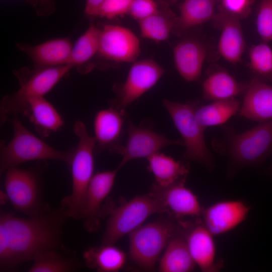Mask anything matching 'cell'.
<instances>
[{"instance_id":"6da1fadb","label":"cell","mask_w":272,"mask_h":272,"mask_svg":"<svg viewBox=\"0 0 272 272\" xmlns=\"http://www.w3.org/2000/svg\"><path fill=\"white\" fill-rule=\"evenodd\" d=\"M68 218L60 208L53 210L48 207L40 214L26 219L2 213L1 271L14 270L45 251L65 250L62 244V228Z\"/></svg>"},{"instance_id":"7a4b0ae2","label":"cell","mask_w":272,"mask_h":272,"mask_svg":"<svg viewBox=\"0 0 272 272\" xmlns=\"http://www.w3.org/2000/svg\"><path fill=\"white\" fill-rule=\"evenodd\" d=\"M73 129L78 142L72 150L68 164L71 171L72 192L62 199L60 208L69 218L80 219L87 189L94 175L95 141L81 120L75 121Z\"/></svg>"},{"instance_id":"3957f363","label":"cell","mask_w":272,"mask_h":272,"mask_svg":"<svg viewBox=\"0 0 272 272\" xmlns=\"http://www.w3.org/2000/svg\"><path fill=\"white\" fill-rule=\"evenodd\" d=\"M73 67L70 64H65L40 69L25 67L15 71L20 87L17 91L2 99L1 122H5L11 114H23L31 100L44 97Z\"/></svg>"},{"instance_id":"277c9868","label":"cell","mask_w":272,"mask_h":272,"mask_svg":"<svg viewBox=\"0 0 272 272\" xmlns=\"http://www.w3.org/2000/svg\"><path fill=\"white\" fill-rule=\"evenodd\" d=\"M13 135L7 144H1L0 170L4 173L11 167L21 164L39 160H56L69 163L72 150H58L34 135L15 114L11 120Z\"/></svg>"},{"instance_id":"5b68a950","label":"cell","mask_w":272,"mask_h":272,"mask_svg":"<svg viewBox=\"0 0 272 272\" xmlns=\"http://www.w3.org/2000/svg\"><path fill=\"white\" fill-rule=\"evenodd\" d=\"M225 128V138L217 150L225 153L235 168L261 164L272 154V120L241 133Z\"/></svg>"},{"instance_id":"8992f818","label":"cell","mask_w":272,"mask_h":272,"mask_svg":"<svg viewBox=\"0 0 272 272\" xmlns=\"http://www.w3.org/2000/svg\"><path fill=\"white\" fill-rule=\"evenodd\" d=\"M103 215L108 214L102 244H115L143 224L150 216L166 213L160 200L152 192L121 202L115 207H104Z\"/></svg>"},{"instance_id":"52a82bcc","label":"cell","mask_w":272,"mask_h":272,"mask_svg":"<svg viewBox=\"0 0 272 272\" xmlns=\"http://www.w3.org/2000/svg\"><path fill=\"white\" fill-rule=\"evenodd\" d=\"M170 217L142 225L129 234V256L140 267L154 269L160 254L179 229L180 220Z\"/></svg>"},{"instance_id":"ba28073f","label":"cell","mask_w":272,"mask_h":272,"mask_svg":"<svg viewBox=\"0 0 272 272\" xmlns=\"http://www.w3.org/2000/svg\"><path fill=\"white\" fill-rule=\"evenodd\" d=\"M163 105L182 138L185 148L182 159L200 164L209 170H213L214 160L205 141V129L195 116L196 104L164 99Z\"/></svg>"},{"instance_id":"9c48e42d","label":"cell","mask_w":272,"mask_h":272,"mask_svg":"<svg viewBox=\"0 0 272 272\" xmlns=\"http://www.w3.org/2000/svg\"><path fill=\"white\" fill-rule=\"evenodd\" d=\"M5 173L6 195L15 209L33 217L48 208L42 201L38 178L34 171L17 166L8 169Z\"/></svg>"},{"instance_id":"30bf717a","label":"cell","mask_w":272,"mask_h":272,"mask_svg":"<svg viewBox=\"0 0 272 272\" xmlns=\"http://www.w3.org/2000/svg\"><path fill=\"white\" fill-rule=\"evenodd\" d=\"M165 72V70L152 59L135 61L130 68L125 81L114 85L115 96L110 100V106L125 109L153 87Z\"/></svg>"},{"instance_id":"8fae6325","label":"cell","mask_w":272,"mask_h":272,"mask_svg":"<svg viewBox=\"0 0 272 272\" xmlns=\"http://www.w3.org/2000/svg\"><path fill=\"white\" fill-rule=\"evenodd\" d=\"M127 132L126 142L117 153L122 156L117 166L119 169L130 160L148 158L166 147L173 145L183 146L182 141L169 139L154 131V128L148 124L136 126L131 121L128 120Z\"/></svg>"},{"instance_id":"7c38bea8","label":"cell","mask_w":272,"mask_h":272,"mask_svg":"<svg viewBox=\"0 0 272 272\" xmlns=\"http://www.w3.org/2000/svg\"><path fill=\"white\" fill-rule=\"evenodd\" d=\"M138 37L128 28L107 24L101 29L97 57L106 61L134 62L141 51Z\"/></svg>"},{"instance_id":"4fadbf2b","label":"cell","mask_w":272,"mask_h":272,"mask_svg":"<svg viewBox=\"0 0 272 272\" xmlns=\"http://www.w3.org/2000/svg\"><path fill=\"white\" fill-rule=\"evenodd\" d=\"M250 210V207L241 200H221L203 208L201 221L214 236H219L240 225L247 219Z\"/></svg>"},{"instance_id":"5bb4252c","label":"cell","mask_w":272,"mask_h":272,"mask_svg":"<svg viewBox=\"0 0 272 272\" xmlns=\"http://www.w3.org/2000/svg\"><path fill=\"white\" fill-rule=\"evenodd\" d=\"M126 117L125 109L111 106L96 113L93 123L95 154L105 151L117 154L123 145L121 140Z\"/></svg>"},{"instance_id":"9a60e30c","label":"cell","mask_w":272,"mask_h":272,"mask_svg":"<svg viewBox=\"0 0 272 272\" xmlns=\"http://www.w3.org/2000/svg\"><path fill=\"white\" fill-rule=\"evenodd\" d=\"M119 169L117 167L114 170L98 172L90 182L80 219L84 221L85 227L90 232L99 226L103 216V202L111 191Z\"/></svg>"},{"instance_id":"2e32d148","label":"cell","mask_w":272,"mask_h":272,"mask_svg":"<svg viewBox=\"0 0 272 272\" xmlns=\"http://www.w3.org/2000/svg\"><path fill=\"white\" fill-rule=\"evenodd\" d=\"M184 223L186 242L196 265L203 272L218 271L222 265L216 259L214 236L201 220L194 223L184 221Z\"/></svg>"},{"instance_id":"e0dca14e","label":"cell","mask_w":272,"mask_h":272,"mask_svg":"<svg viewBox=\"0 0 272 272\" xmlns=\"http://www.w3.org/2000/svg\"><path fill=\"white\" fill-rule=\"evenodd\" d=\"M185 182L165 187L156 184L151 191L162 202L169 217L178 220L187 217L199 218L203 210L197 196Z\"/></svg>"},{"instance_id":"ac0fdd59","label":"cell","mask_w":272,"mask_h":272,"mask_svg":"<svg viewBox=\"0 0 272 272\" xmlns=\"http://www.w3.org/2000/svg\"><path fill=\"white\" fill-rule=\"evenodd\" d=\"M16 47L29 56L33 67L40 69L68 64L73 45L69 38H57L35 45L19 43Z\"/></svg>"},{"instance_id":"d6986e66","label":"cell","mask_w":272,"mask_h":272,"mask_svg":"<svg viewBox=\"0 0 272 272\" xmlns=\"http://www.w3.org/2000/svg\"><path fill=\"white\" fill-rule=\"evenodd\" d=\"M213 19L221 30L218 44L219 54L232 64L241 62L245 41L240 20L220 10Z\"/></svg>"},{"instance_id":"ffe728a7","label":"cell","mask_w":272,"mask_h":272,"mask_svg":"<svg viewBox=\"0 0 272 272\" xmlns=\"http://www.w3.org/2000/svg\"><path fill=\"white\" fill-rule=\"evenodd\" d=\"M239 112L249 119L264 122L272 120V86L257 78L247 85Z\"/></svg>"},{"instance_id":"44dd1931","label":"cell","mask_w":272,"mask_h":272,"mask_svg":"<svg viewBox=\"0 0 272 272\" xmlns=\"http://www.w3.org/2000/svg\"><path fill=\"white\" fill-rule=\"evenodd\" d=\"M173 52L175 67L180 75L188 82L198 80L207 55L204 44L196 39L185 38L175 46Z\"/></svg>"},{"instance_id":"7402d4cb","label":"cell","mask_w":272,"mask_h":272,"mask_svg":"<svg viewBox=\"0 0 272 272\" xmlns=\"http://www.w3.org/2000/svg\"><path fill=\"white\" fill-rule=\"evenodd\" d=\"M171 238L161 258L159 270L161 272H190L196 266L188 250L185 237L184 221Z\"/></svg>"},{"instance_id":"603a6c76","label":"cell","mask_w":272,"mask_h":272,"mask_svg":"<svg viewBox=\"0 0 272 272\" xmlns=\"http://www.w3.org/2000/svg\"><path fill=\"white\" fill-rule=\"evenodd\" d=\"M220 0H184L179 6L173 33L181 36L189 29L213 19Z\"/></svg>"},{"instance_id":"cb8c5ba5","label":"cell","mask_w":272,"mask_h":272,"mask_svg":"<svg viewBox=\"0 0 272 272\" xmlns=\"http://www.w3.org/2000/svg\"><path fill=\"white\" fill-rule=\"evenodd\" d=\"M23 114L28 118L36 130L44 138L57 131L64 124L61 115L44 97L31 100Z\"/></svg>"},{"instance_id":"d4e9b609","label":"cell","mask_w":272,"mask_h":272,"mask_svg":"<svg viewBox=\"0 0 272 272\" xmlns=\"http://www.w3.org/2000/svg\"><path fill=\"white\" fill-rule=\"evenodd\" d=\"M147 159L148 169L153 174L158 186L165 187L185 181L189 173L186 164L159 152Z\"/></svg>"},{"instance_id":"484cf974","label":"cell","mask_w":272,"mask_h":272,"mask_svg":"<svg viewBox=\"0 0 272 272\" xmlns=\"http://www.w3.org/2000/svg\"><path fill=\"white\" fill-rule=\"evenodd\" d=\"M101 29L91 23L86 31L73 46L68 64L86 73L92 70L90 62L97 57L99 50Z\"/></svg>"},{"instance_id":"4316f807","label":"cell","mask_w":272,"mask_h":272,"mask_svg":"<svg viewBox=\"0 0 272 272\" xmlns=\"http://www.w3.org/2000/svg\"><path fill=\"white\" fill-rule=\"evenodd\" d=\"M115 244H101L88 248L83 258L87 266L100 272H116L124 266L126 253Z\"/></svg>"},{"instance_id":"83f0119b","label":"cell","mask_w":272,"mask_h":272,"mask_svg":"<svg viewBox=\"0 0 272 272\" xmlns=\"http://www.w3.org/2000/svg\"><path fill=\"white\" fill-rule=\"evenodd\" d=\"M246 86L238 82L227 71L218 70L210 74L203 82V96L212 101L235 98L245 92Z\"/></svg>"},{"instance_id":"f1b7e54d","label":"cell","mask_w":272,"mask_h":272,"mask_svg":"<svg viewBox=\"0 0 272 272\" xmlns=\"http://www.w3.org/2000/svg\"><path fill=\"white\" fill-rule=\"evenodd\" d=\"M177 16L167 7L157 13L139 21L141 36L157 42L168 39L173 33Z\"/></svg>"},{"instance_id":"f546056e","label":"cell","mask_w":272,"mask_h":272,"mask_svg":"<svg viewBox=\"0 0 272 272\" xmlns=\"http://www.w3.org/2000/svg\"><path fill=\"white\" fill-rule=\"evenodd\" d=\"M240 108L239 102L235 98L213 101L205 105L196 106L195 116L205 130L209 126L224 123L238 112Z\"/></svg>"},{"instance_id":"4dcf8cb0","label":"cell","mask_w":272,"mask_h":272,"mask_svg":"<svg viewBox=\"0 0 272 272\" xmlns=\"http://www.w3.org/2000/svg\"><path fill=\"white\" fill-rule=\"evenodd\" d=\"M65 250H52L43 252L33 260L29 272H69L77 270L79 262L66 256Z\"/></svg>"},{"instance_id":"1f68e13d","label":"cell","mask_w":272,"mask_h":272,"mask_svg":"<svg viewBox=\"0 0 272 272\" xmlns=\"http://www.w3.org/2000/svg\"><path fill=\"white\" fill-rule=\"evenodd\" d=\"M249 66L261 81L272 80V49L263 42L252 45L249 49Z\"/></svg>"},{"instance_id":"d6a6232c","label":"cell","mask_w":272,"mask_h":272,"mask_svg":"<svg viewBox=\"0 0 272 272\" xmlns=\"http://www.w3.org/2000/svg\"><path fill=\"white\" fill-rule=\"evenodd\" d=\"M256 27L264 42L272 41V0H261L257 15Z\"/></svg>"},{"instance_id":"836d02e7","label":"cell","mask_w":272,"mask_h":272,"mask_svg":"<svg viewBox=\"0 0 272 272\" xmlns=\"http://www.w3.org/2000/svg\"><path fill=\"white\" fill-rule=\"evenodd\" d=\"M133 0H105L100 7L98 17L112 20L128 14Z\"/></svg>"},{"instance_id":"e575fe53","label":"cell","mask_w":272,"mask_h":272,"mask_svg":"<svg viewBox=\"0 0 272 272\" xmlns=\"http://www.w3.org/2000/svg\"><path fill=\"white\" fill-rule=\"evenodd\" d=\"M255 0H220L219 10L239 20L247 17Z\"/></svg>"},{"instance_id":"d590c367","label":"cell","mask_w":272,"mask_h":272,"mask_svg":"<svg viewBox=\"0 0 272 272\" xmlns=\"http://www.w3.org/2000/svg\"><path fill=\"white\" fill-rule=\"evenodd\" d=\"M161 9L155 0H133L128 14L139 21L157 13Z\"/></svg>"},{"instance_id":"8d00e7d4","label":"cell","mask_w":272,"mask_h":272,"mask_svg":"<svg viewBox=\"0 0 272 272\" xmlns=\"http://www.w3.org/2000/svg\"><path fill=\"white\" fill-rule=\"evenodd\" d=\"M37 5L35 9L38 16L50 15L55 11V4L53 0H36Z\"/></svg>"},{"instance_id":"74e56055","label":"cell","mask_w":272,"mask_h":272,"mask_svg":"<svg viewBox=\"0 0 272 272\" xmlns=\"http://www.w3.org/2000/svg\"><path fill=\"white\" fill-rule=\"evenodd\" d=\"M105 0H86L84 9L85 15L89 18L98 17L101 6Z\"/></svg>"},{"instance_id":"f35d334b","label":"cell","mask_w":272,"mask_h":272,"mask_svg":"<svg viewBox=\"0 0 272 272\" xmlns=\"http://www.w3.org/2000/svg\"><path fill=\"white\" fill-rule=\"evenodd\" d=\"M23 1L27 3H28L29 5H30L31 6H32L34 9H35L36 5H37V1L36 0H22Z\"/></svg>"},{"instance_id":"ab89813d","label":"cell","mask_w":272,"mask_h":272,"mask_svg":"<svg viewBox=\"0 0 272 272\" xmlns=\"http://www.w3.org/2000/svg\"><path fill=\"white\" fill-rule=\"evenodd\" d=\"M270 170L271 173H272V166H271V167H270Z\"/></svg>"}]
</instances>
